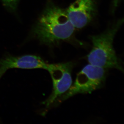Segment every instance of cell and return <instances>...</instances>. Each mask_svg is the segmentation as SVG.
<instances>
[{
	"label": "cell",
	"instance_id": "6da1fadb",
	"mask_svg": "<svg viewBox=\"0 0 124 124\" xmlns=\"http://www.w3.org/2000/svg\"><path fill=\"white\" fill-rule=\"evenodd\" d=\"M76 29L69 20L66 9L47 0L46 7L32 30L41 43L54 46L62 41L82 44L75 37Z\"/></svg>",
	"mask_w": 124,
	"mask_h": 124
},
{
	"label": "cell",
	"instance_id": "7a4b0ae2",
	"mask_svg": "<svg viewBox=\"0 0 124 124\" xmlns=\"http://www.w3.org/2000/svg\"><path fill=\"white\" fill-rule=\"evenodd\" d=\"M124 19L115 21L101 34L92 35V49L87 56L89 64L102 68H115L123 71L113 46L114 39L123 24Z\"/></svg>",
	"mask_w": 124,
	"mask_h": 124
},
{
	"label": "cell",
	"instance_id": "3957f363",
	"mask_svg": "<svg viewBox=\"0 0 124 124\" xmlns=\"http://www.w3.org/2000/svg\"><path fill=\"white\" fill-rule=\"evenodd\" d=\"M106 78L104 69L89 64L78 74L75 82L69 90L56 101L59 103L79 94L90 93L99 89Z\"/></svg>",
	"mask_w": 124,
	"mask_h": 124
},
{
	"label": "cell",
	"instance_id": "277c9868",
	"mask_svg": "<svg viewBox=\"0 0 124 124\" xmlns=\"http://www.w3.org/2000/svg\"><path fill=\"white\" fill-rule=\"evenodd\" d=\"M73 63L66 62L57 64H49L47 71L52 77L53 90L49 97L43 102L48 108L69 90L72 84L71 71Z\"/></svg>",
	"mask_w": 124,
	"mask_h": 124
},
{
	"label": "cell",
	"instance_id": "5b68a950",
	"mask_svg": "<svg viewBox=\"0 0 124 124\" xmlns=\"http://www.w3.org/2000/svg\"><path fill=\"white\" fill-rule=\"evenodd\" d=\"M66 10L69 20L75 29H82L96 17L97 0H76Z\"/></svg>",
	"mask_w": 124,
	"mask_h": 124
},
{
	"label": "cell",
	"instance_id": "8992f818",
	"mask_svg": "<svg viewBox=\"0 0 124 124\" xmlns=\"http://www.w3.org/2000/svg\"><path fill=\"white\" fill-rule=\"evenodd\" d=\"M49 64L41 57L33 55L8 56L0 60V79L10 69H43L47 70Z\"/></svg>",
	"mask_w": 124,
	"mask_h": 124
},
{
	"label": "cell",
	"instance_id": "52a82bcc",
	"mask_svg": "<svg viewBox=\"0 0 124 124\" xmlns=\"http://www.w3.org/2000/svg\"><path fill=\"white\" fill-rule=\"evenodd\" d=\"M4 5L9 11L15 12L20 0H2Z\"/></svg>",
	"mask_w": 124,
	"mask_h": 124
},
{
	"label": "cell",
	"instance_id": "ba28073f",
	"mask_svg": "<svg viewBox=\"0 0 124 124\" xmlns=\"http://www.w3.org/2000/svg\"><path fill=\"white\" fill-rule=\"evenodd\" d=\"M121 1L122 0H112L110 6V12L112 15L115 13L116 10L119 6Z\"/></svg>",
	"mask_w": 124,
	"mask_h": 124
}]
</instances>
